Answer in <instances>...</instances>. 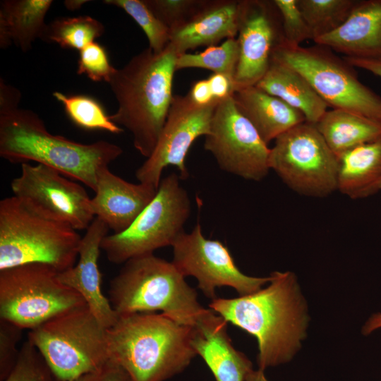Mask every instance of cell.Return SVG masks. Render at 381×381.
Wrapping results in <instances>:
<instances>
[{"mask_svg": "<svg viewBox=\"0 0 381 381\" xmlns=\"http://www.w3.org/2000/svg\"><path fill=\"white\" fill-rule=\"evenodd\" d=\"M246 381H269L261 370H253L248 375Z\"/></svg>", "mask_w": 381, "mask_h": 381, "instance_id": "cell-43", "label": "cell"}, {"mask_svg": "<svg viewBox=\"0 0 381 381\" xmlns=\"http://www.w3.org/2000/svg\"><path fill=\"white\" fill-rule=\"evenodd\" d=\"M106 4L123 9L142 28L153 52H162L169 44L171 30L149 8L144 0H105Z\"/></svg>", "mask_w": 381, "mask_h": 381, "instance_id": "cell-31", "label": "cell"}, {"mask_svg": "<svg viewBox=\"0 0 381 381\" xmlns=\"http://www.w3.org/2000/svg\"><path fill=\"white\" fill-rule=\"evenodd\" d=\"M21 93L18 89L0 80V115L18 109Z\"/></svg>", "mask_w": 381, "mask_h": 381, "instance_id": "cell-38", "label": "cell"}, {"mask_svg": "<svg viewBox=\"0 0 381 381\" xmlns=\"http://www.w3.org/2000/svg\"><path fill=\"white\" fill-rule=\"evenodd\" d=\"M269 285L245 296L215 298L210 309L255 337L258 369L289 362L301 348L309 321L297 278L290 271L273 272Z\"/></svg>", "mask_w": 381, "mask_h": 381, "instance_id": "cell-1", "label": "cell"}, {"mask_svg": "<svg viewBox=\"0 0 381 381\" xmlns=\"http://www.w3.org/2000/svg\"><path fill=\"white\" fill-rule=\"evenodd\" d=\"M315 126L338 157L381 138V123L343 109L327 110Z\"/></svg>", "mask_w": 381, "mask_h": 381, "instance_id": "cell-26", "label": "cell"}, {"mask_svg": "<svg viewBox=\"0 0 381 381\" xmlns=\"http://www.w3.org/2000/svg\"><path fill=\"white\" fill-rule=\"evenodd\" d=\"M108 299L119 317L161 311L188 327L207 310L173 262L154 253L126 261L109 283Z\"/></svg>", "mask_w": 381, "mask_h": 381, "instance_id": "cell-5", "label": "cell"}, {"mask_svg": "<svg viewBox=\"0 0 381 381\" xmlns=\"http://www.w3.org/2000/svg\"><path fill=\"white\" fill-rule=\"evenodd\" d=\"M104 32V25L89 16L66 17L46 24L40 39L57 44L63 49L80 51Z\"/></svg>", "mask_w": 381, "mask_h": 381, "instance_id": "cell-27", "label": "cell"}, {"mask_svg": "<svg viewBox=\"0 0 381 381\" xmlns=\"http://www.w3.org/2000/svg\"><path fill=\"white\" fill-rule=\"evenodd\" d=\"M37 348L58 381H70L109 360L107 329L87 305L63 311L31 329Z\"/></svg>", "mask_w": 381, "mask_h": 381, "instance_id": "cell-7", "label": "cell"}, {"mask_svg": "<svg viewBox=\"0 0 381 381\" xmlns=\"http://www.w3.org/2000/svg\"><path fill=\"white\" fill-rule=\"evenodd\" d=\"M232 97L238 110L267 145L286 131L306 121L300 111L255 85L237 88Z\"/></svg>", "mask_w": 381, "mask_h": 381, "instance_id": "cell-22", "label": "cell"}, {"mask_svg": "<svg viewBox=\"0 0 381 381\" xmlns=\"http://www.w3.org/2000/svg\"><path fill=\"white\" fill-rule=\"evenodd\" d=\"M204 148L222 170L246 180L261 181L270 169V148L238 110L232 96L217 102Z\"/></svg>", "mask_w": 381, "mask_h": 381, "instance_id": "cell-12", "label": "cell"}, {"mask_svg": "<svg viewBox=\"0 0 381 381\" xmlns=\"http://www.w3.org/2000/svg\"><path fill=\"white\" fill-rule=\"evenodd\" d=\"M123 153L105 140L85 144L49 133L35 111L20 109L0 115V157L13 164L36 162L79 181L95 192L99 170Z\"/></svg>", "mask_w": 381, "mask_h": 381, "instance_id": "cell-3", "label": "cell"}, {"mask_svg": "<svg viewBox=\"0 0 381 381\" xmlns=\"http://www.w3.org/2000/svg\"><path fill=\"white\" fill-rule=\"evenodd\" d=\"M241 1H205L186 20L171 30L169 46L179 56L200 47L236 38Z\"/></svg>", "mask_w": 381, "mask_h": 381, "instance_id": "cell-20", "label": "cell"}, {"mask_svg": "<svg viewBox=\"0 0 381 381\" xmlns=\"http://www.w3.org/2000/svg\"><path fill=\"white\" fill-rule=\"evenodd\" d=\"M381 328V313H377L371 315L362 329V333L368 335L373 331Z\"/></svg>", "mask_w": 381, "mask_h": 381, "instance_id": "cell-41", "label": "cell"}, {"mask_svg": "<svg viewBox=\"0 0 381 381\" xmlns=\"http://www.w3.org/2000/svg\"><path fill=\"white\" fill-rule=\"evenodd\" d=\"M52 0H3L0 3V47L14 44L22 52L32 49V43L45 28L44 18Z\"/></svg>", "mask_w": 381, "mask_h": 381, "instance_id": "cell-25", "label": "cell"}, {"mask_svg": "<svg viewBox=\"0 0 381 381\" xmlns=\"http://www.w3.org/2000/svg\"><path fill=\"white\" fill-rule=\"evenodd\" d=\"M152 13L170 30L180 25L205 3L202 0H144Z\"/></svg>", "mask_w": 381, "mask_h": 381, "instance_id": "cell-34", "label": "cell"}, {"mask_svg": "<svg viewBox=\"0 0 381 381\" xmlns=\"http://www.w3.org/2000/svg\"><path fill=\"white\" fill-rule=\"evenodd\" d=\"M269 167L287 186L303 195L320 198L337 190L339 157L316 126L306 121L274 140Z\"/></svg>", "mask_w": 381, "mask_h": 381, "instance_id": "cell-11", "label": "cell"}, {"mask_svg": "<svg viewBox=\"0 0 381 381\" xmlns=\"http://www.w3.org/2000/svg\"><path fill=\"white\" fill-rule=\"evenodd\" d=\"M215 99L222 100L232 96L235 90L234 78L223 73H212L207 78Z\"/></svg>", "mask_w": 381, "mask_h": 381, "instance_id": "cell-37", "label": "cell"}, {"mask_svg": "<svg viewBox=\"0 0 381 381\" xmlns=\"http://www.w3.org/2000/svg\"><path fill=\"white\" fill-rule=\"evenodd\" d=\"M109 230L103 220L95 217L82 236L78 262L58 274L62 283L82 296L90 310L106 329L112 327L119 319L108 298L102 294V274L98 265L101 243L108 235Z\"/></svg>", "mask_w": 381, "mask_h": 381, "instance_id": "cell-17", "label": "cell"}, {"mask_svg": "<svg viewBox=\"0 0 381 381\" xmlns=\"http://www.w3.org/2000/svg\"><path fill=\"white\" fill-rule=\"evenodd\" d=\"M70 381H130V380L125 370L109 359L100 368Z\"/></svg>", "mask_w": 381, "mask_h": 381, "instance_id": "cell-36", "label": "cell"}, {"mask_svg": "<svg viewBox=\"0 0 381 381\" xmlns=\"http://www.w3.org/2000/svg\"><path fill=\"white\" fill-rule=\"evenodd\" d=\"M219 101L198 106L188 95H174L156 147L135 171L138 182L158 188L162 171L168 166L176 167L181 179L189 176L186 165L187 153L199 137L209 133Z\"/></svg>", "mask_w": 381, "mask_h": 381, "instance_id": "cell-15", "label": "cell"}, {"mask_svg": "<svg viewBox=\"0 0 381 381\" xmlns=\"http://www.w3.org/2000/svg\"><path fill=\"white\" fill-rule=\"evenodd\" d=\"M313 41L346 57L381 56V0L357 1L341 26Z\"/></svg>", "mask_w": 381, "mask_h": 381, "instance_id": "cell-21", "label": "cell"}, {"mask_svg": "<svg viewBox=\"0 0 381 381\" xmlns=\"http://www.w3.org/2000/svg\"><path fill=\"white\" fill-rule=\"evenodd\" d=\"M158 188L133 183L114 174L109 167L97 172L95 195L90 209L114 234L125 231L155 198Z\"/></svg>", "mask_w": 381, "mask_h": 381, "instance_id": "cell-18", "label": "cell"}, {"mask_svg": "<svg viewBox=\"0 0 381 381\" xmlns=\"http://www.w3.org/2000/svg\"><path fill=\"white\" fill-rule=\"evenodd\" d=\"M356 1L354 0H298V4L312 30L314 40L341 26L350 15Z\"/></svg>", "mask_w": 381, "mask_h": 381, "instance_id": "cell-29", "label": "cell"}, {"mask_svg": "<svg viewBox=\"0 0 381 381\" xmlns=\"http://www.w3.org/2000/svg\"><path fill=\"white\" fill-rule=\"evenodd\" d=\"M107 346L109 359L130 381H166L183 372L197 355L191 327L155 313L119 317L107 329Z\"/></svg>", "mask_w": 381, "mask_h": 381, "instance_id": "cell-4", "label": "cell"}, {"mask_svg": "<svg viewBox=\"0 0 381 381\" xmlns=\"http://www.w3.org/2000/svg\"><path fill=\"white\" fill-rule=\"evenodd\" d=\"M177 56L169 45L158 54L146 48L116 69L107 83L118 103L110 119L131 133L134 147L146 158L156 147L174 97Z\"/></svg>", "mask_w": 381, "mask_h": 381, "instance_id": "cell-2", "label": "cell"}, {"mask_svg": "<svg viewBox=\"0 0 381 381\" xmlns=\"http://www.w3.org/2000/svg\"><path fill=\"white\" fill-rule=\"evenodd\" d=\"M78 64L77 73L95 82L108 83L116 69L110 64L105 48L96 42L79 51Z\"/></svg>", "mask_w": 381, "mask_h": 381, "instance_id": "cell-33", "label": "cell"}, {"mask_svg": "<svg viewBox=\"0 0 381 381\" xmlns=\"http://www.w3.org/2000/svg\"><path fill=\"white\" fill-rule=\"evenodd\" d=\"M255 86L300 111L306 122L313 125L329 107L301 73L273 59Z\"/></svg>", "mask_w": 381, "mask_h": 381, "instance_id": "cell-23", "label": "cell"}, {"mask_svg": "<svg viewBox=\"0 0 381 381\" xmlns=\"http://www.w3.org/2000/svg\"><path fill=\"white\" fill-rule=\"evenodd\" d=\"M171 246L173 264L185 277H195L198 288L212 300L216 298L217 287H231L239 296H245L260 290L272 279L271 275L243 274L228 248L219 240L206 238L198 222L190 233H181Z\"/></svg>", "mask_w": 381, "mask_h": 381, "instance_id": "cell-13", "label": "cell"}, {"mask_svg": "<svg viewBox=\"0 0 381 381\" xmlns=\"http://www.w3.org/2000/svg\"><path fill=\"white\" fill-rule=\"evenodd\" d=\"M187 95L198 106H206L217 100L212 95L207 79L193 82Z\"/></svg>", "mask_w": 381, "mask_h": 381, "instance_id": "cell-39", "label": "cell"}, {"mask_svg": "<svg viewBox=\"0 0 381 381\" xmlns=\"http://www.w3.org/2000/svg\"><path fill=\"white\" fill-rule=\"evenodd\" d=\"M238 61L236 38H229L221 44L207 47L196 53H185L177 56L176 70L199 68L213 73H223L234 78Z\"/></svg>", "mask_w": 381, "mask_h": 381, "instance_id": "cell-30", "label": "cell"}, {"mask_svg": "<svg viewBox=\"0 0 381 381\" xmlns=\"http://www.w3.org/2000/svg\"><path fill=\"white\" fill-rule=\"evenodd\" d=\"M337 190L351 199L368 198L381 190V138L339 157Z\"/></svg>", "mask_w": 381, "mask_h": 381, "instance_id": "cell-24", "label": "cell"}, {"mask_svg": "<svg viewBox=\"0 0 381 381\" xmlns=\"http://www.w3.org/2000/svg\"><path fill=\"white\" fill-rule=\"evenodd\" d=\"M58 274L43 263L0 270L1 319L31 330L63 311L87 305Z\"/></svg>", "mask_w": 381, "mask_h": 381, "instance_id": "cell-10", "label": "cell"}, {"mask_svg": "<svg viewBox=\"0 0 381 381\" xmlns=\"http://www.w3.org/2000/svg\"><path fill=\"white\" fill-rule=\"evenodd\" d=\"M181 178L171 173L162 179L157 193L149 205L125 231L107 235L101 249L114 264L153 253L172 246L184 231L191 213V202Z\"/></svg>", "mask_w": 381, "mask_h": 381, "instance_id": "cell-9", "label": "cell"}, {"mask_svg": "<svg viewBox=\"0 0 381 381\" xmlns=\"http://www.w3.org/2000/svg\"><path fill=\"white\" fill-rule=\"evenodd\" d=\"M87 0H66L64 4L66 9L71 11L79 10L85 4L89 2Z\"/></svg>", "mask_w": 381, "mask_h": 381, "instance_id": "cell-42", "label": "cell"}, {"mask_svg": "<svg viewBox=\"0 0 381 381\" xmlns=\"http://www.w3.org/2000/svg\"><path fill=\"white\" fill-rule=\"evenodd\" d=\"M191 344L211 370L215 381H246L253 363L234 348L227 322L211 309L191 327Z\"/></svg>", "mask_w": 381, "mask_h": 381, "instance_id": "cell-19", "label": "cell"}, {"mask_svg": "<svg viewBox=\"0 0 381 381\" xmlns=\"http://www.w3.org/2000/svg\"><path fill=\"white\" fill-rule=\"evenodd\" d=\"M22 329L1 319L0 322V377L5 380L14 368L20 350L17 344L20 339Z\"/></svg>", "mask_w": 381, "mask_h": 381, "instance_id": "cell-35", "label": "cell"}, {"mask_svg": "<svg viewBox=\"0 0 381 381\" xmlns=\"http://www.w3.org/2000/svg\"><path fill=\"white\" fill-rule=\"evenodd\" d=\"M271 59L301 73L328 106L381 123V97L363 84L354 67L329 48L293 46L283 39L273 49Z\"/></svg>", "mask_w": 381, "mask_h": 381, "instance_id": "cell-8", "label": "cell"}, {"mask_svg": "<svg viewBox=\"0 0 381 381\" xmlns=\"http://www.w3.org/2000/svg\"><path fill=\"white\" fill-rule=\"evenodd\" d=\"M278 13L272 1H241L235 90L255 85L267 71L273 49L284 39Z\"/></svg>", "mask_w": 381, "mask_h": 381, "instance_id": "cell-16", "label": "cell"}, {"mask_svg": "<svg viewBox=\"0 0 381 381\" xmlns=\"http://www.w3.org/2000/svg\"><path fill=\"white\" fill-rule=\"evenodd\" d=\"M53 96L64 108L68 118L85 130H102L119 134L124 130L114 123L102 104L95 98L84 95H64L54 92Z\"/></svg>", "mask_w": 381, "mask_h": 381, "instance_id": "cell-28", "label": "cell"}, {"mask_svg": "<svg viewBox=\"0 0 381 381\" xmlns=\"http://www.w3.org/2000/svg\"><path fill=\"white\" fill-rule=\"evenodd\" d=\"M21 165L11 187L13 195L28 207L48 219L87 229L95 219L84 187L43 164Z\"/></svg>", "mask_w": 381, "mask_h": 381, "instance_id": "cell-14", "label": "cell"}, {"mask_svg": "<svg viewBox=\"0 0 381 381\" xmlns=\"http://www.w3.org/2000/svg\"><path fill=\"white\" fill-rule=\"evenodd\" d=\"M81 239L70 225L37 214L14 195L0 201V270L43 263L64 272L75 265Z\"/></svg>", "mask_w": 381, "mask_h": 381, "instance_id": "cell-6", "label": "cell"}, {"mask_svg": "<svg viewBox=\"0 0 381 381\" xmlns=\"http://www.w3.org/2000/svg\"><path fill=\"white\" fill-rule=\"evenodd\" d=\"M281 18L283 38L290 45L298 46L308 40L314 39L298 0H274Z\"/></svg>", "mask_w": 381, "mask_h": 381, "instance_id": "cell-32", "label": "cell"}, {"mask_svg": "<svg viewBox=\"0 0 381 381\" xmlns=\"http://www.w3.org/2000/svg\"><path fill=\"white\" fill-rule=\"evenodd\" d=\"M344 59L353 67L364 69L381 78V56L368 58L344 56Z\"/></svg>", "mask_w": 381, "mask_h": 381, "instance_id": "cell-40", "label": "cell"}]
</instances>
